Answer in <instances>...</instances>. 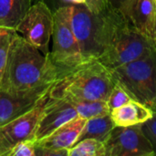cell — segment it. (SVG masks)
<instances>
[{"instance_id":"obj_5","label":"cell","mask_w":156,"mask_h":156,"mask_svg":"<svg viewBox=\"0 0 156 156\" xmlns=\"http://www.w3.org/2000/svg\"><path fill=\"white\" fill-rule=\"evenodd\" d=\"M116 83L131 97L156 108V50L151 54L111 70Z\"/></svg>"},{"instance_id":"obj_11","label":"cell","mask_w":156,"mask_h":156,"mask_svg":"<svg viewBox=\"0 0 156 156\" xmlns=\"http://www.w3.org/2000/svg\"><path fill=\"white\" fill-rule=\"evenodd\" d=\"M77 116H79L77 111L68 100L48 96L37 127L35 141L48 137L61 125Z\"/></svg>"},{"instance_id":"obj_2","label":"cell","mask_w":156,"mask_h":156,"mask_svg":"<svg viewBox=\"0 0 156 156\" xmlns=\"http://www.w3.org/2000/svg\"><path fill=\"white\" fill-rule=\"evenodd\" d=\"M116 82L111 70L98 59L82 62L57 80L49 90L50 98L108 101Z\"/></svg>"},{"instance_id":"obj_10","label":"cell","mask_w":156,"mask_h":156,"mask_svg":"<svg viewBox=\"0 0 156 156\" xmlns=\"http://www.w3.org/2000/svg\"><path fill=\"white\" fill-rule=\"evenodd\" d=\"M53 84H44L23 91L0 89V126L31 110L48 94Z\"/></svg>"},{"instance_id":"obj_21","label":"cell","mask_w":156,"mask_h":156,"mask_svg":"<svg viewBox=\"0 0 156 156\" xmlns=\"http://www.w3.org/2000/svg\"><path fill=\"white\" fill-rule=\"evenodd\" d=\"M109 6L120 13L127 21L131 22L132 15L137 0H108Z\"/></svg>"},{"instance_id":"obj_15","label":"cell","mask_w":156,"mask_h":156,"mask_svg":"<svg viewBox=\"0 0 156 156\" xmlns=\"http://www.w3.org/2000/svg\"><path fill=\"white\" fill-rule=\"evenodd\" d=\"M32 0H0V27L16 30Z\"/></svg>"},{"instance_id":"obj_14","label":"cell","mask_w":156,"mask_h":156,"mask_svg":"<svg viewBox=\"0 0 156 156\" xmlns=\"http://www.w3.org/2000/svg\"><path fill=\"white\" fill-rule=\"evenodd\" d=\"M131 22L141 34L156 41L155 0H137Z\"/></svg>"},{"instance_id":"obj_12","label":"cell","mask_w":156,"mask_h":156,"mask_svg":"<svg viewBox=\"0 0 156 156\" xmlns=\"http://www.w3.org/2000/svg\"><path fill=\"white\" fill-rule=\"evenodd\" d=\"M86 121V119L77 116L61 125L48 137L36 142V146L54 150L70 149L78 142Z\"/></svg>"},{"instance_id":"obj_4","label":"cell","mask_w":156,"mask_h":156,"mask_svg":"<svg viewBox=\"0 0 156 156\" xmlns=\"http://www.w3.org/2000/svg\"><path fill=\"white\" fill-rule=\"evenodd\" d=\"M155 50L156 41L144 37L132 23L121 16L98 60L112 70L144 58Z\"/></svg>"},{"instance_id":"obj_6","label":"cell","mask_w":156,"mask_h":156,"mask_svg":"<svg viewBox=\"0 0 156 156\" xmlns=\"http://www.w3.org/2000/svg\"><path fill=\"white\" fill-rule=\"evenodd\" d=\"M71 12V5L58 6L53 12V44L51 51L47 55L56 67L58 79L84 62L72 29Z\"/></svg>"},{"instance_id":"obj_20","label":"cell","mask_w":156,"mask_h":156,"mask_svg":"<svg viewBox=\"0 0 156 156\" xmlns=\"http://www.w3.org/2000/svg\"><path fill=\"white\" fill-rule=\"evenodd\" d=\"M132 100L133 99L131 97V95L121 85L116 83L109 96L107 102L110 107V110L112 111L113 109L121 107L122 105L129 102Z\"/></svg>"},{"instance_id":"obj_8","label":"cell","mask_w":156,"mask_h":156,"mask_svg":"<svg viewBox=\"0 0 156 156\" xmlns=\"http://www.w3.org/2000/svg\"><path fill=\"white\" fill-rule=\"evenodd\" d=\"M106 156H154L155 151L142 124L114 127L104 142Z\"/></svg>"},{"instance_id":"obj_26","label":"cell","mask_w":156,"mask_h":156,"mask_svg":"<svg viewBox=\"0 0 156 156\" xmlns=\"http://www.w3.org/2000/svg\"><path fill=\"white\" fill-rule=\"evenodd\" d=\"M65 3H69V5H81L85 4V0H62Z\"/></svg>"},{"instance_id":"obj_13","label":"cell","mask_w":156,"mask_h":156,"mask_svg":"<svg viewBox=\"0 0 156 156\" xmlns=\"http://www.w3.org/2000/svg\"><path fill=\"white\" fill-rule=\"evenodd\" d=\"M110 115L115 127H129L147 122L153 116V110L135 100H132L121 107L112 110Z\"/></svg>"},{"instance_id":"obj_7","label":"cell","mask_w":156,"mask_h":156,"mask_svg":"<svg viewBox=\"0 0 156 156\" xmlns=\"http://www.w3.org/2000/svg\"><path fill=\"white\" fill-rule=\"evenodd\" d=\"M53 26V12L45 2L38 1L31 5L16 30L20 32L27 41L47 55L49 52Z\"/></svg>"},{"instance_id":"obj_18","label":"cell","mask_w":156,"mask_h":156,"mask_svg":"<svg viewBox=\"0 0 156 156\" xmlns=\"http://www.w3.org/2000/svg\"><path fill=\"white\" fill-rule=\"evenodd\" d=\"M68 156H106L105 144L94 138L83 139L69 149Z\"/></svg>"},{"instance_id":"obj_16","label":"cell","mask_w":156,"mask_h":156,"mask_svg":"<svg viewBox=\"0 0 156 156\" xmlns=\"http://www.w3.org/2000/svg\"><path fill=\"white\" fill-rule=\"evenodd\" d=\"M114 127L115 125L110 114L89 119L80 132L78 142L87 138H94L104 143Z\"/></svg>"},{"instance_id":"obj_17","label":"cell","mask_w":156,"mask_h":156,"mask_svg":"<svg viewBox=\"0 0 156 156\" xmlns=\"http://www.w3.org/2000/svg\"><path fill=\"white\" fill-rule=\"evenodd\" d=\"M75 108L78 115L89 120L94 117L108 115L111 112L107 101H88L80 99H66Z\"/></svg>"},{"instance_id":"obj_27","label":"cell","mask_w":156,"mask_h":156,"mask_svg":"<svg viewBox=\"0 0 156 156\" xmlns=\"http://www.w3.org/2000/svg\"><path fill=\"white\" fill-rule=\"evenodd\" d=\"M155 2H156V0H155Z\"/></svg>"},{"instance_id":"obj_25","label":"cell","mask_w":156,"mask_h":156,"mask_svg":"<svg viewBox=\"0 0 156 156\" xmlns=\"http://www.w3.org/2000/svg\"><path fill=\"white\" fill-rule=\"evenodd\" d=\"M69 150H54L36 146V156H68Z\"/></svg>"},{"instance_id":"obj_24","label":"cell","mask_w":156,"mask_h":156,"mask_svg":"<svg viewBox=\"0 0 156 156\" xmlns=\"http://www.w3.org/2000/svg\"><path fill=\"white\" fill-rule=\"evenodd\" d=\"M84 5L90 12L101 14L108 8L109 2L108 0H85Z\"/></svg>"},{"instance_id":"obj_19","label":"cell","mask_w":156,"mask_h":156,"mask_svg":"<svg viewBox=\"0 0 156 156\" xmlns=\"http://www.w3.org/2000/svg\"><path fill=\"white\" fill-rule=\"evenodd\" d=\"M13 29L0 27V82L5 72Z\"/></svg>"},{"instance_id":"obj_3","label":"cell","mask_w":156,"mask_h":156,"mask_svg":"<svg viewBox=\"0 0 156 156\" xmlns=\"http://www.w3.org/2000/svg\"><path fill=\"white\" fill-rule=\"evenodd\" d=\"M71 26L84 61L98 59L121 16L111 6L101 13L90 12L84 4L71 5Z\"/></svg>"},{"instance_id":"obj_1","label":"cell","mask_w":156,"mask_h":156,"mask_svg":"<svg viewBox=\"0 0 156 156\" xmlns=\"http://www.w3.org/2000/svg\"><path fill=\"white\" fill-rule=\"evenodd\" d=\"M58 79V70L48 56L13 30L0 89L23 91L53 83Z\"/></svg>"},{"instance_id":"obj_23","label":"cell","mask_w":156,"mask_h":156,"mask_svg":"<svg viewBox=\"0 0 156 156\" xmlns=\"http://www.w3.org/2000/svg\"><path fill=\"white\" fill-rule=\"evenodd\" d=\"M142 129L152 143L156 154V108L153 109L152 118L142 124Z\"/></svg>"},{"instance_id":"obj_9","label":"cell","mask_w":156,"mask_h":156,"mask_svg":"<svg viewBox=\"0 0 156 156\" xmlns=\"http://www.w3.org/2000/svg\"><path fill=\"white\" fill-rule=\"evenodd\" d=\"M48 92L31 110L0 126V156H8L20 142L35 140L37 127L48 99Z\"/></svg>"},{"instance_id":"obj_22","label":"cell","mask_w":156,"mask_h":156,"mask_svg":"<svg viewBox=\"0 0 156 156\" xmlns=\"http://www.w3.org/2000/svg\"><path fill=\"white\" fill-rule=\"evenodd\" d=\"M8 156H36V141L26 140L17 144Z\"/></svg>"}]
</instances>
